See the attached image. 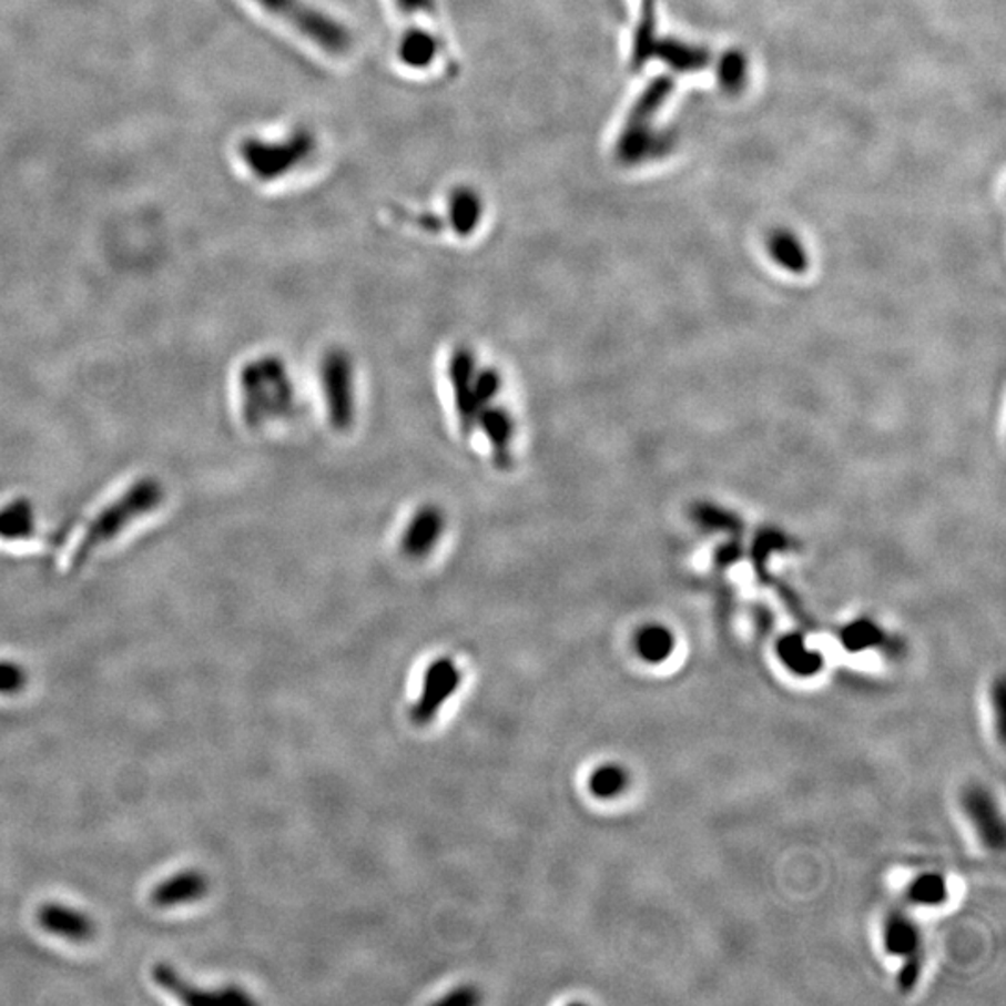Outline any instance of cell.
Here are the masks:
<instances>
[{"label":"cell","instance_id":"cell-13","mask_svg":"<svg viewBox=\"0 0 1006 1006\" xmlns=\"http://www.w3.org/2000/svg\"><path fill=\"white\" fill-rule=\"evenodd\" d=\"M440 54V41L437 35L421 27H410L405 30L402 40L397 43V57L403 65L410 70H427L435 64Z\"/></svg>","mask_w":1006,"mask_h":1006},{"label":"cell","instance_id":"cell-17","mask_svg":"<svg viewBox=\"0 0 1006 1006\" xmlns=\"http://www.w3.org/2000/svg\"><path fill=\"white\" fill-rule=\"evenodd\" d=\"M657 45V12L654 0L641 2V18L636 29L634 45H632V68L641 70L652 59V51Z\"/></svg>","mask_w":1006,"mask_h":1006},{"label":"cell","instance_id":"cell-23","mask_svg":"<svg viewBox=\"0 0 1006 1006\" xmlns=\"http://www.w3.org/2000/svg\"><path fill=\"white\" fill-rule=\"evenodd\" d=\"M399 12L408 19L433 18L437 13L435 0H394Z\"/></svg>","mask_w":1006,"mask_h":1006},{"label":"cell","instance_id":"cell-9","mask_svg":"<svg viewBox=\"0 0 1006 1006\" xmlns=\"http://www.w3.org/2000/svg\"><path fill=\"white\" fill-rule=\"evenodd\" d=\"M460 684V671L449 658H438L430 663L425 673L421 698L414 704L413 720L419 725L427 723L437 715L438 710L454 695Z\"/></svg>","mask_w":1006,"mask_h":1006},{"label":"cell","instance_id":"cell-11","mask_svg":"<svg viewBox=\"0 0 1006 1006\" xmlns=\"http://www.w3.org/2000/svg\"><path fill=\"white\" fill-rule=\"evenodd\" d=\"M38 921L43 931L53 936L70 939V942H87L95 932L93 921L87 914H82L75 907L62 906V904L41 906L38 912Z\"/></svg>","mask_w":1006,"mask_h":1006},{"label":"cell","instance_id":"cell-22","mask_svg":"<svg viewBox=\"0 0 1006 1006\" xmlns=\"http://www.w3.org/2000/svg\"><path fill=\"white\" fill-rule=\"evenodd\" d=\"M640 651L651 660L662 658L668 652V636L662 630H647L640 638Z\"/></svg>","mask_w":1006,"mask_h":1006},{"label":"cell","instance_id":"cell-16","mask_svg":"<svg viewBox=\"0 0 1006 1006\" xmlns=\"http://www.w3.org/2000/svg\"><path fill=\"white\" fill-rule=\"evenodd\" d=\"M35 531L34 506L27 498H18L12 504L0 507V539L23 541Z\"/></svg>","mask_w":1006,"mask_h":1006},{"label":"cell","instance_id":"cell-2","mask_svg":"<svg viewBox=\"0 0 1006 1006\" xmlns=\"http://www.w3.org/2000/svg\"><path fill=\"white\" fill-rule=\"evenodd\" d=\"M163 500L164 487L157 479L142 477L134 481L122 496H118L116 500L88 524L84 536L71 553V567H82L98 548L122 536L131 524L155 511Z\"/></svg>","mask_w":1006,"mask_h":1006},{"label":"cell","instance_id":"cell-21","mask_svg":"<svg viewBox=\"0 0 1006 1006\" xmlns=\"http://www.w3.org/2000/svg\"><path fill=\"white\" fill-rule=\"evenodd\" d=\"M27 682L23 668H19L16 662H0V695H12L18 693Z\"/></svg>","mask_w":1006,"mask_h":1006},{"label":"cell","instance_id":"cell-15","mask_svg":"<svg viewBox=\"0 0 1006 1006\" xmlns=\"http://www.w3.org/2000/svg\"><path fill=\"white\" fill-rule=\"evenodd\" d=\"M448 211L455 232L468 237L484 219V200L470 186H459L449 196Z\"/></svg>","mask_w":1006,"mask_h":1006},{"label":"cell","instance_id":"cell-3","mask_svg":"<svg viewBox=\"0 0 1006 1006\" xmlns=\"http://www.w3.org/2000/svg\"><path fill=\"white\" fill-rule=\"evenodd\" d=\"M675 82L671 77H657L649 87L641 92L630 111L621 136L617 140L616 155L622 164L646 163L649 159L660 157L668 152V136L658 133L654 120L663 103L673 93Z\"/></svg>","mask_w":1006,"mask_h":1006},{"label":"cell","instance_id":"cell-1","mask_svg":"<svg viewBox=\"0 0 1006 1006\" xmlns=\"http://www.w3.org/2000/svg\"><path fill=\"white\" fill-rule=\"evenodd\" d=\"M241 413L251 427L282 419L292 413L295 388L284 362L276 356H260L246 362L238 373Z\"/></svg>","mask_w":1006,"mask_h":1006},{"label":"cell","instance_id":"cell-14","mask_svg":"<svg viewBox=\"0 0 1006 1006\" xmlns=\"http://www.w3.org/2000/svg\"><path fill=\"white\" fill-rule=\"evenodd\" d=\"M652 59L662 60L671 70L679 73H693L701 71L709 65L710 53L707 49L699 45H692L687 41L675 40V38H663L657 40Z\"/></svg>","mask_w":1006,"mask_h":1006},{"label":"cell","instance_id":"cell-10","mask_svg":"<svg viewBox=\"0 0 1006 1006\" xmlns=\"http://www.w3.org/2000/svg\"><path fill=\"white\" fill-rule=\"evenodd\" d=\"M153 980L166 989L169 994L175 995L181 1003L186 1005H245L251 1003L248 995L243 994V989L222 988V989H200L183 978L175 967L169 964H157L153 967Z\"/></svg>","mask_w":1006,"mask_h":1006},{"label":"cell","instance_id":"cell-24","mask_svg":"<svg viewBox=\"0 0 1006 1006\" xmlns=\"http://www.w3.org/2000/svg\"><path fill=\"white\" fill-rule=\"evenodd\" d=\"M476 1000L477 997L471 989L470 992H468V989H459V992L449 995L448 999L444 1000V1003H465V1005H468V1003H476Z\"/></svg>","mask_w":1006,"mask_h":1006},{"label":"cell","instance_id":"cell-12","mask_svg":"<svg viewBox=\"0 0 1006 1006\" xmlns=\"http://www.w3.org/2000/svg\"><path fill=\"white\" fill-rule=\"evenodd\" d=\"M207 878L199 871H181L164 880L152 891V904L157 907H177L193 904L207 893Z\"/></svg>","mask_w":1006,"mask_h":1006},{"label":"cell","instance_id":"cell-18","mask_svg":"<svg viewBox=\"0 0 1006 1006\" xmlns=\"http://www.w3.org/2000/svg\"><path fill=\"white\" fill-rule=\"evenodd\" d=\"M770 252L783 267L794 273H802L807 267V256L800 241L792 233L778 232L770 238Z\"/></svg>","mask_w":1006,"mask_h":1006},{"label":"cell","instance_id":"cell-20","mask_svg":"<svg viewBox=\"0 0 1006 1006\" xmlns=\"http://www.w3.org/2000/svg\"><path fill=\"white\" fill-rule=\"evenodd\" d=\"M624 783H627V780H624L622 770L616 769V766H604L599 772H595L593 778H591V791L597 796L611 797L616 796L617 792L622 791Z\"/></svg>","mask_w":1006,"mask_h":1006},{"label":"cell","instance_id":"cell-8","mask_svg":"<svg viewBox=\"0 0 1006 1006\" xmlns=\"http://www.w3.org/2000/svg\"><path fill=\"white\" fill-rule=\"evenodd\" d=\"M448 530V518L440 507L427 504L413 511L399 536L402 552L410 559H424L437 550Z\"/></svg>","mask_w":1006,"mask_h":1006},{"label":"cell","instance_id":"cell-7","mask_svg":"<svg viewBox=\"0 0 1006 1006\" xmlns=\"http://www.w3.org/2000/svg\"><path fill=\"white\" fill-rule=\"evenodd\" d=\"M319 383L332 427L338 430L349 429L356 414V372L355 364L345 350L334 349L323 356Z\"/></svg>","mask_w":1006,"mask_h":1006},{"label":"cell","instance_id":"cell-4","mask_svg":"<svg viewBox=\"0 0 1006 1006\" xmlns=\"http://www.w3.org/2000/svg\"><path fill=\"white\" fill-rule=\"evenodd\" d=\"M317 150V140L308 129H297L282 140L256 136L241 140L238 157L251 174L263 183L278 181L306 163Z\"/></svg>","mask_w":1006,"mask_h":1006},{"label":"cell","instance_id":"cell-5","mask_svg":"<svg viewBox=\"0 0 1006 1006\" xmlns=\"http://www.w3.org/2000/svg\"><path fill=\"white\" fill-rule=\"evenodd\" d=\"M449 383L460 427L471 433L477 416L500 396L501 377L495 367L481 366L471 350L457 349L449 360Z\"/></svg>","mask_w":1006,"mask_h":1006},{"label":"cell","instance_id":"cell-19","mask_svg":"<svg viewBox=\"0 0 1006 1006\" xmlns=\"http://www.w3.org/2000/svg\"><path fill=\"white\" fill-rule=\"evenodd\" d=\"M748 79V62L744 54L740 51H729L723 54L718 64V81L722 84L723 90L736 93L744 88Z\"/></svg>","mask_w":1006,"mask_h":1006},{"label":"cell","instance_id":"cell-6","mask_svg":"<svg viewBox=\"0 0 1006 1006\" xmlns=\"http://www.w3.org/2000/svg\"><path fill=\"white\" fill-rule=\"evenodd\" d=\"M257 7L297 30L309 43L332 57H345L353 49V34L338 19L332 18L306 0H254Z\"/></svg>","mask_w":1006,"mask_h":1006}]
</instances>
